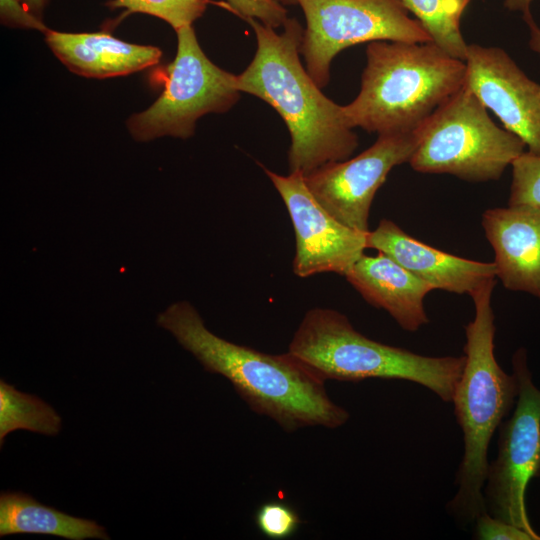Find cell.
I'll return each instance as SVG.
<instances>
[{
    "mask_svg": "<svg viewBox=\"0 0 540 540\" xmlns=\"http://www.w3.org/2000/svg\"><path fill=\"white\" fill-rule=\"evenodd\" d=\"M157 323L206 371L228 379L254 412L286 432L316 426L334 429L350 417L330 399L325 380L300 359L288 351L267 354L217 336L189 302L170 305Z\"/></svg>",
    "mask_w": 540,
    "mask_h": 540,
    "instance_id": "cell-1",
    "label": "cell"
},
{
    "mask_svg": "<svg viewBox=\"0 0 540 540\" xmlns=\"http://www.w3.org/2000/svg\"><path fill=\"white\" fill-rule=\"evenodd\" d=\"M246 21L255 33L257 49L251 63L237 75V87L265 101L285 122L291 137L290 172L305 175L350 158L358 137L342 106L326 97L303 67L304 29L299 21L287 18L281 32L254 18Z\"/></svg>",
    "mask_w": 540,
    "mask_h": 540,
    "instance_id": "cell-2",
    "label": "cell"
},
{
    "mask_svg": "<svg viewBox=\"0 0 540 540\" xmlns=\"http://www.w3.org/2000/svg\"><path fill=\"white\" fill-rule=\"evenodd\" d=\"M465 61L433 42L373 41L357 97L342 106L351 128L413 133L465 84Z\"/></svg>",
    "mask_w": 540,
    "mask_h": 540,
    "instance_id": "cell-3",
    "label": "cell"
},
{
    "mask_svg": "<svg viewBox=\"0 0 540 540\" xmlns=\"http://www.w3.org/2000/svg\"><path fill=\"white\" fill-rule=\"evenodd\" d=\"M495 284L496 280L490 281L471 295L475 316L465 326V362L452 399L464 452L455 480L458 489L447 509L464 525L487 511L483 490L489 444L518 395L516 375L504 372L494 354L491 296Z\"/></svg>",
    "mask_w": 540,
    "mask_h": 540,
    "instance_id": "cell-4",
    "label": "cell"
},
{
    "mask_svg": "<svg viewBox=\"0 0 540 540\" xmlns=\"http://www.w3.org/2000/svg\"><path fill=\"white\" fill-rule=\"evenodd\" d=\"M288 352L324 380H405L427 388L444 402H452L465 362L464 355L429 357L372 340L343 313L321 307L306 312Z\"/></svg>",
    "mask_w": 540,
    "mask_h": 540,
    "instance_id": "cell-5",
    "label": "cell"
},
{
    "mask_svg": "<svg viewBox=\"0 0 540 540\" xmlns=\"http://www.w3.org/2000/svg\"><path fill=\"white\" fill-rule=\"evenodd\" d=\"M418 135L408 162L415 171L469 182L498 180L526 147L518 136L497 126L465 86L426 120Z\"/></svg>",
    "mask_w": 540,
    "mask_h": 540,
    "instance_id": "cell-6",
    "label": "cell"
},
{
    "mask_svg": "<svg viewBox=\"0 0 540 540\" xmlns=\"http://www.w3.org/2000/svg\"><path fill=\"white\" fill-rule=\"evenodd\" d=\"M177 33V52L167 67L165 87L157 100L131 115L127 128L140 142L172 136L187 139L196 122L209 113H224L239 100L237 75L215 65L203 52L192 25Z\"/></svg>",
    "mask_w": 540,
    "mask_h": 540,
    "instance_id": "cell-7",
    "label": "cell"
},
{
    "mask_svg": "<svg viewBox=\"0 0 540 540\" xmlns=\"http://www.w3.org/2000/svg\"><path fill=\"white\" fill-rule=\"evenodd\" d=\"M306 19L300 54L315 83L325 87L342 50L373 41L432 42L401 0H297Z\"/></svg>",
    "mask_w": 540,
    "mask_h": 540,
    "instance_id": "cell-8",
    "label": "cell"
},
{
    "mask_svg": "<svg viewBox=\"0 0 540 540\" xmlns=\"http://www.w3.org/2000/svg\"><path fill=\"white\" fill-rule=\"evenodd\" d=\"M518 395L512 416L498 427V454L487 469L484 499L487 512L540 540L530 524L525 493L540 475V390L533 384L526 352L512 359Z\"/></svg>",
    "mask_w": 540,
    "mask_h": 540,
    "instance_id": "cell-9",
    "label": "cell"
},
{
    "mask_svg": "<svg viewBox=\"0 0 540 540\" xmlns=\"http://www.w3.org/2000/svg\"><path fill=\"white\" fill-rule=\"evenodd\" d=\"M418 141V130L378 135L376 142L356 157L331 162L305 174V183L337 220L355 230L369 232V213L377 190L395 166L409 162Z\"/></svg>",
    "mask_w": 540,
    "mask_h": 540,
    "instance_id": "cell-10",
    "label": "cell"
},
{
    "mask_svg": "<svg viewBox=\"0 0 540 540\" xmlns=\"http://www.w3.org/2000/svg\"><path fill=\"white\" fill-rule=\"evenodd\" d=\"M264 171L280 194L295 232L296 252L292 263L296 276L347 271L367 249L368 232L355 230L332 216L312 195L304 175H280Z\"/></svg>",
    "mask_w": 540,
    "mask_h": 540,
    "instance_id": "cell-11",
    "label": "cell"
},
{
    "mask_svg": "<svg viewBox=\"0 0 540 540\" xmlns=\"http://www.w3.org/2000/svg\"><path fill=\"white\" fill-rule=\"evenodd\" d=\"M465 64L464 86L525 143L529 153L540 156V84L498 47L468 44Z\"/></svg>",
    "mask_w": 540,
    "mask_h": 540,
    "instance_id": "cell-12",
    "label": "cell"
},
{
    "mask_svg": "<svg viewBox=\"0 0 540 540\" xmlns=\"http://www.w3.org/2000/svg\"><path fill=\"white\" fill-rule=\"evenodd\" d=\"M367 248L392 258L433 289L471 296L497 278L494 262L469 260L433 248L389 219H382L368 232Z\"/></svg>",
    "mask_w": 540,
    "mask_h": 540,
    "instance_id": "cell-13",
    "label": "cell"
},
{
    "mask_svg": "<svg viewBox=\"0 0 540 540\" xmlns=\"http://www.w3.org/2000/svg\"><path fill=\"white\" fill-rule=\"evenodd\" d=\"M482 226L494 250L496 277L509 290L540 299V208H492Z\"/></svg>",
    "mask_w": 540,
    "mask_h": 540,
    "instance_id": "cell-14",
    "label": "cell"
},
{
    "mask_svg": "<svg viewBox=\"0 0 540 540\" xmlns=\"http://www.w3.org/2000/svg\"><path fill=\"white\" fill-rule=\"evenodd\" d=\"M344 277L369 304L388 312L402 329L415 332L429 322L424 299L434 289L387 255L363 254Z\"/></svg>",
    "mask_w": 540,
    "mask_h": 540,
    "instance_id": "cell-15",
    "label": "cell"
},
{
    "mask_svg": "<svg viewBox=\"0 0 540 540\" xmlns=\"http://www.w3.org/2000/svg\"><path fill=\"white\" fill-rule=\"evenodd\" d=\"M45 42L70 71L88 78L124 76L149 68L160 61L155 46L120 40L105 32H61L47 29Z\"/></svg>",
    "mask_w": 540,
    "mask_h": 540,
    "instance_id": "cell-16",
    "label": "cell"
},
{
    "mask_svg": "<svg viewBox=\"0 0 540 540\" xmlns=\"http://www.w3.org/2000/svg\"><path fill=\"white\" fill-rule=\"evenodd\" d=\"M44 534L69 540H108L105 528L93 520L71 516L39 503L23 492L0 494V536Z\"/></svg>",
    "mask_w": 540,
    "mask_h": 540,
    "instance_id": "cell-17",
    "label": "cell"
},
{
    "mask_svg": "<svg viewBox=\"0 0 540 540\" xmlns=\"http://www.w3.org/2000/svg\"><path fill=\"white\" fill-rule=\"evenodd\" d=\"M25 429L54 436L61 430V417L37 396L18 391L0 381V443L12 431Z\"/></svg>",
    "mask_w": 540,
    "mask_h": 540,
    "instance_id": "cell-18",
    "label": "cell"
},
{
    "mask_svg": "<svg viewBox=\"0 0 540 540\" xmlns=\"http://www.w3.org/2000/svg\"><path fill=\"white\" fill-rule=\"evenodd\" d=\"M429 34L432 42L447 54L465 61L468 44L459 27L453 0H401Z\"/></svg>",
    "mask_w": 540,
    "mask_h": 540,
    "instance_id": "cell-19",
    "label": "cell"
},
{
    "mask_svg": "<svg viewBox=\"0 0 540 540\" xmlns=\"http://www.w3.org/2000/svg\"><path fill=\"white\" fill-rule=\"evenodd\" d=\"M214 3L212 0H110L108 5L157 17L176 31L192 25Z\"/></svg>",
    "mask_w": 540,
    "mask_h": 540,
    "instance_id": "cell-20",
    "label": "cell"
},
{
    "mask_svg": "<svg viewBox=\"0 0 540 540\" xmlns=\"http://www.w3.org/2000/svg\"><path fill=\"white\" fill-rule=\"evenodd\" d=\"M508 205L540 208V156L524 152L511 164Z\"/></svg>",
    "mask_w": 540,
    "mask_h": 540,
    "instance_id": "cell-21",
    "label": "cell"
},
{
    "mask_svg": "<svg viewBox=\"0 0 540 540\" xmlns=\"http://www.w3.org/2000/svg\"><path fill=\"white\" fill-rule=\"evenodd\" d=\"M255 523L262 535L272 540L292 537L301 525L297 511L285 502L268 501L258 507Z\"/></svg>",
    "mask_w": 540,
    "mask_h": 540,
    "instance_id": "cell-22",
    "label": "cell"
},
{
    "mask_svg": "<svg viewBox=\"0 0 540 540\" xmlns=\"http://www.w3.org/2000/svg\"><path fill=\"white\" fill-rule=\"evenodd\" d=\"M233 13L247 20L254 18L273 28L282 27L287 9L275 0H226Z\"/></svg>",
    "mask_w": 540,
    "mask_h": 540,
    "instance_id": "cell-23",
    "label": "cell"
},
{
    "mask_svg": "<svg viewBox=\"0 0 540 540\" xmlns=\"http://www.w3.org/2000/svg\"><path fill=\"white\" fill-rule=\"evenodd\" d=\"M474 535L480 540H533L523 529L495 518L487 511L476 518Z\"/></svg>",
    "mask_w": 540,
    "mask_h": 540,
    "instance_id": "cell-24",
    "label": "cell"
},
{
    "mask_svg": "<svg viewBox=\"0 0 540 540\" xmlns=\"http://www.w3.org/2000/svg\"><path fill=\"white\" fill-rule=\"evenodd\" d=\"M2 24L21 29H31L44 33L48 27L42 19L33 14L20 0H0Z\"/></svg>",
    "mask_w": 540,
    "mask_h": 540,
    "instance_id": "cell-25",
    "label": "cell"
},
{
    "mask_svg": "<svg viewBox=\"0 0 540 540\" xmlns=\"http://www.w3.org/2000/svg\"><path fill=\"white\" fill-rule=\"evenodd\" d=\"M524 20L530 28L529 47L540 55V28L537 26L530 12L523 15Z\"/></svg>",
    "mask_w": 540,
    "mask_h": 540,
    "instance_id": "cell-26",
    "label": "cell"
},
{
    "mask_svg": "<svg viewBox=\"0 0 540 540\" xmlns=\"http://www.w3.org/2000/svg\"><path fill=\"white\" fill-rule=\"evenodd\" d=\"M26 7L37 17L42 19L43 11L48 3V0H20Z\"/></svg>",
    "mask_w": 540,
    "mask_h": 540,
    "instance_id": "cell-27",
    "label": "cell"
},
{
    "mask_svg": "<svg viewBox=\"0 0 540 540\" xmlns=\"http://www.w3.org/2000/svg\"><path fill=\"white\" fill-rule=\"evenodd\" d=\"M533 0H505L504 5L512 11H522L523 14L530 12V4Z\"/></svg>",
    "mask_w": 540,
    "mask_h": 540,
    "instance_id": "cell-28",
    "label": "cell"
},
{
    "mask_svg": "<svg viewBox=\"0 0 540 540\" xmlns=\"http://www.w3.org/2000/svg\"><path fill=\"white\" fill-rule=\"evenodd\" d=\"M469 1L470 0H453L456 11L460 17L462 16V13L465 7L468 5Z\"/></svg>",
    "mask_w": 540,
    "mask_h": 540,
    "instance_id": "cell-29",
    "label": "cell"
},
{
    "mask_svg": "<svg viewBox=\"0 0 540 540\" xmlns=\"http://www.w3.org/2000/svg\"><path fill=\"white\" fill-rule=\"evenodd\" d=\"M276 2L282 4L283 6L296 5L297 0H275Z\"/></svg>",
    "mask_w": 540,
    "mask_h": 540,
    "instance_id": "cell-30",
    "label": "cell"
}]
</instances>
